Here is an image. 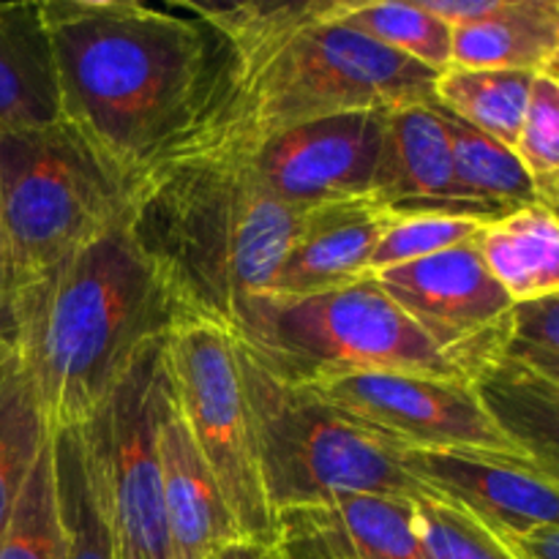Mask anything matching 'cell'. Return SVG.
Returning <instances> with one entry per match:
<instances>
[{
    "instance_id": "23",
    "label": "cell",
    "mask_w": 559,
    "mask_h": 559,
    "mask_svg": "<svg viewBox=\"0 0 559 559\" xmlns=\"http://www.w3.org/2000/svg\"><path fill=\"white\" fill-rule=\"evenodd\" d=\"M538 74L491 69H445L437 74V104L500 145H516L530 87Z\"/></svg>"
},
{
    "instance_id": "29",
    "label": "cell",
    "mask_w": 559,
    "mask_h": 559,
    "mask_svg": "<svg viewBox=\"0 0 559 559\" xmlns=\"http://www.w3.org/2000/svg\"><path fill=\"white\" fill-rule=\"evenodd\" d=\"M513 156L533 180L535 194L557 211L559 197V74H538L530 87L527 109Z\"/></svg>"
},
{
    "instance_id": "24",
    "label": "cell",
    "mask_w": 559,
    "mask_h": 559,
    "mask_svg": "<svg viewBox=\"0 0 559 559\" xmlns=\"http://www.w3.org/2000/svg\"><path fill=\"white\" fill-rule=\"evenodd\" d=\"M331 20L353 27L360 36L442 74L451 69L453 31L415 0H333Z\"/></svg>"
},
{
    "instance_id": "11",
    "label": "cell",
    "mask_w": 559,
    "mask_h": 559,
    "mask_svg": "<svg viewBox=\"0 0 559 559\" xmlns=\"http://www.w3.org/2000/svg\"><path fill=\"white\" fill-rule=\"evenodd\" d=\"M309 391L402 451L489 453L535 464L497 429L467 380L413 371H360L317 382Z\"/></svg>"
},
{
    "instance_id": "21",
    "label": "cell",
    "mask_w": 559,
    "mask_h": 559,
    "mask_svg": "<svg viewBox=\"0 0 559 559\" xmlns=\"http://www.w3.org/2000/svg\"><path fill=\"white\" fill-rule=\"evenodd\" d=\"M469 385L497 429L544 473L557 478L559 382L497 358Z\"/></svg>"
},
{
    "instance_id": "27",
    "label": "cell",
    "mask_w": 559,
    "mask_h": 559,
    "mask_svg": "<svg viewBox=\"0 0 559 559\" xmlns=\"http://www.w3.org/2000/svg\"><path fill=\"white\" fill-rule=\"evenodd\" d=\"M0 559H63V533L52 473V435L38 453L14 513L0 535Z\"/></svg>"
},
{
    "instance_id": "18",
    "label": "cell",
    "mask_w": 559,
    "mask_h": 559,
    "mask_svg": "<svg viewBox=\"0 0 559 559\" xmlns=\"http://www.w3.org/2000/svg\"><path fill=\"white\" fill-rule=\"evenodd\" d=\"M41 3H0V134L60 123Z\"/></svg>"
},
{
    "instance_id": "15",
    "label": "cell",
    "mask_w": 559,
    "mask_h": 559,
    "mask_svg": "<svg viewBox=\"0 0 559 559\" xmlns=\"http://www.w3.org/2000/svg\"><path fill=\"white\" fill-rule=\"evenodd\" d=\"M388 218L391 211L374 200L331 202L304 211L265 293L298 298L366 278Z\"/></svg>"
},
{
    "instance_id": "8",
    "label": "cell",
    "mask_w": 559,
    "mask_h": 559,
    "mask_svg": "<svg viewBox=\"0 0 559 559\" xmlns=\"http://www.w3.org/2000/svg\"><path fill=\"white\" fill-rule=\"evenodd\" d=\"M162 358L175 409L216 475L240 538L271 546L273 511L262 491L233 333L213 320L186 317L164 338Z\"/></svg>"
},
{
    "instance_id": "28",
    "label": "cell",
    "mask_w": 559,
    "mask_h": 559,
    "mask_svg": "<svg viewBox=\"0 0 559 559\" xmlns=\"http://www.w3.org/2000/svg\"><path fill=\"white\" fill-rule=\"evenodd\" d=\"M491 218L467 216V213H437V211H413L391 213L369 260V276L385 267L407 265V262L424 260V257L440 254L459 243H467L480 233Z\"/></svg>"
},
{
    "instance_id": "6",
    "label": "cell",
    "mask_w": 559,
    "mask_h": 559,
    "mask_svg": "<svg viewBox=\"0 0 559 559\" xmlns=\"http://www.w3.org/2000/svg\"><path fill=\"white\" fill-rule=\"evenodd\" d=\"M238 366L262 491L273 516L344 495L426 497L404 469L402 448L320 393L271 377L240 347Z\"/></svg>"
},
{
    "instance_id": "35",
    "label": "cell",
    "mask_w": 559,
    "mask_h": 559,
    "mask_svg": "<svg viewBox=\"0 0 559 559\" xmlns=\"http://www.w3.org/2000/svg\"><path fill=\"white\" fill-rule=\"evenodd\" d=\"M11 358H14V347H11V338L9 333H5V328L0 325V366Z\"/></svg>"
},
{
    "instance_id": "19",
    "label": "cell",
    "mask_w": 559,
    "mask_h": 559,
    "mask_svg": "<svg viewBox=\"0 0 559 559\" xmlns=\"http://www.w3.org/2000/svg\"><path fill=\"white\" fill-rule=\"evenodd\" d=\"M451 31L453 69L559 74L557 0H502L486 20Z\"/></svg>"
},
{
    "instance_id": "5",
    "label": "cell",
    "mask_w": 559,
    "mask_h": 559,
    "mask_svg": "<svg viewBox=\"0 0 559 559\" xmlns=\"http://www.w3.org/2000/svg\"><path fill=\"white\" fill-rule=\"evenodd\" d=\"M235 344L276 380L311 388L360 371L464 380L371 276L298 298L257 293L235 306Z\"/></svg>"
},
{
    "instance_id": "9",
    "label": "cell",
    "mask_w": 559,
    "mask_h": 559,
    "mask_svg": "<svg viewBox=\"0 0 559 559\" xmlns=\"http://www.w3.org/2000/svg\"><path fill=\"white\" fill-rule=\"evenodd\" d=\"M162 344L147 349L74 429L118 559H173L158 462V424L167 399Z\"/></svg>"
},
{
    "instance_id": "3",
    "label": "cell",
    "mask_w": 559,
    "mask_h": 559,
    "mask_svg": "<svg viewBox=\"0 0 559 559\" xmlns=\"http://www.w3.org/2000/svg\"><path fill=\"white\" fill-rule=\"evenodd\" d=\"M191 317L129 218L14 289L5 333L52 431L85 424L131 366Z\"/></svg>"
},
{
    "instance_id": "17",
    "label": "cell",
    "mask_w": 559,
    "mask_h": 559,
    "mask_svg": "<svg viewBox=\"0 0 559 559\" xmlns=\"http://www.w3.org/2000/svg\"><path fill=\"white\" fill-rule=\"evenodd\" d=\"M158 462L173 559H213L235 540H243L216 475L175 409L169 385L158 424Z\"/></svg>"
},
{
    "instance_id": "25",
    "label": "cell",
    "mask_w": 559,
    "mask_h": 559,
    "mask_svg": "<svg viewBox=\"0 0 559 559\" xmlns=\"http://www.w3.org/2000/svg\"><path fill=\"white\" fill-rule=\"evenodd\" d=\"M52 473L63 559H118L109 519L87 473L74 429L52 431Z\"/></svg>"
},
{
    "instance_id": "14",
    "label": "cell",
    "mask_w": 559,
    "mask_h": 559,
    "mask_svg": "<svg viewBox=\"0 0 559 559\" xmlns=\"http://www.w3.org/2000/svg\"><path fill=\"white\" fill-rule=\"evenodd\" d=\"M278 559H424L413 500L344 495L273 516Z\"/></svg>"
},
{
    "instance_id": "10",
    "label": "cell",
    "mask_w": 559,
    "mask_h": 559,
    "mask_svg": "<svg viewBox=\"0 0 559 559\" xmlns=\"http://www.w3.org/2000/svg\"><path fill=\"white\" fill-rule=\"evenodd\" d=\"M371 278L467 382L502 355L513 300L486 271L475 238Z\"/></svg>"
},
{
    "instance_id": "32",
    "label": "cell",
    "mask_w": 559,
    "mask_h": 559,
    "mask_svg": "<svg viewBox=\"0 0 559 559\" xmlns=\"http://www.w3.org/2000/svg\"><path fill=\"white\" fill-rule=\"evenodd\" d=\"M513 559H559V524H546L530 533L500 540Z\"/></svg>"
},
{
    "instance_id": "16",
    "label": "cell",
    "mask_w": 559,
    "mask_h": 559,
    "mask_svg": "<svg viewBox=\"0 0 559 559\" xmlns=\"http://www.w3.org/2000/svg\"><path fill=\"white\" fill-rule=\"evenodd\" d=\"M435 102L385 109L371 200L391 213L437 211L489 218L459 189L448 136L431 107Z\"/></svg>"
},
{
    "instance_id": "13",
    "label": "cell",
    "mask_w": 559,
    "mask_h": 559,
    "mask_svg": "<svg viewBox=\"0 0 559 559\" xmlns=\"http://www.w3.org/2000/svg\"><path fill=\"white\" fill-rule=\"evenodd\" d=\"M409 478L497 540L557 524V478L530 462L489 453L402 451Z\"/></svg>"
},
{
    "instance_id": "12",
    "label": "cell",
    "mask_w": 559,
    "mask_h": 559,
    "mask_svg": "<svg viewBox=\"0 0 559 559\" xmlns=\"http://www.w3.org/2000/svg\"><path fill=\"white\" fill-rule=\"evenodd\" d=\"M382 112H347L267 136L235 156L284 205L311 211L331 202L371 200L382 151Z\"/></svg>"
},
{
    "instance_id": "31",
    "label": "cell",
    "mask_w": 559,
    "mask_h": 559,
    "mask_svg": "<svg viewBox=\"0 0 559 559\" xmlns=\"http://www.w3.org/2000/svg\"><path fill=\"white\" fill-rule=\"evenodd\" d=\"M502 360L559 382V295L513 304Z\"/></svg>"
},
{
    "instance_id": "1",
    "label": "cell",
    "mask_w": 559,
    "mask_h": 559,
    "mask_svg": "<svg viewBox=\"0 0 559 559\" xmlns=\"http://www.w3.org/2000/svg\"><path fill=\"white\" fill-rule=\"evenodd\" d=\"M180 5L211 36V69L194 123L158 162L243 153L333 115L435 102V71L331 20L333 0Z\"/></svg>"
},
{
    "instance_id": "7",
    "label": "cell",
    "mask_w": 559,
    "mask_h": 559,
    "mask_svg": "<svg viewBox=\"0 0 559 559\" xmlns=\"http://www.w3.org/2000/svg\"><path fill=\"white\" fill-rule=\"evenodd\" d=\"M134 180L69 123L0 134L11 295L129 218Z\"/></svg>"
},
{
    "instance_id": "22",
    "label": "cell",
    "mask_w": 559,
    "mask_h": 559,
    "mask_svg": "<svg viewBox=\"0 0 559 559\" xmlns=\"http://www.w3.org/2000/svg\"><path fill=\"white\" fill-rule=\"evenodd\" d=\"M431 107H435V115L440 118L442 131L448 136L459 189L480 213L497 218L502 213L516 211V207L540 202L533 180L527 178L511 147L500 145L484 131L464 123L462 118L448 112L442 104L435 102Z\"/></svg>"
},
{
    "instance_id": "33",
    "label": "cell",
    "mask_w": 559,
    "mask_h": 559,
    "mask_svg": "<svg viewBox=\"0 0 559 559\" xmlns=\"http://www.w3.org/2000/svg\"><path fill=\"white\" fill-rule=\"evenodd\" d=\"M213 559H278L273 546L254 544V540H235L233 546H227L224 551H218Z\"/></svg>"
},
{
    "instance_id": "4",
    "label": "cell",
    "mask_w": 559,
    "mask_h": 559,
    "mask_svg": "<svg viewBox=\"0 0 559 559\" xmlns=\"http://www.w3.org/2000/svg\"><path fill=\"white\" fill-rule=\"evenodd\" d=\"M304 211L267 194L240 158L173 156L136 175L129 229L191 317L229 331L265 293Z\"/></svg>"
},
{
    "instance_id": "30",
    "label": "cell",
    "mask_w": 559,
    "mask_h": 559,
    "mask_svg": "<svg viewBox=\"0 0 559 559\" xmlns=\"http://www.w3.org/2000/svg\"><path fill=\"white\" fill-rule=\"evenodd\" d=\"M413 522L424 559H513L489 530L431 495L413 500Z\"/></svg>"
},
{
    "instance_id": "26",
    "label": "cell",
    "mask_w": 559,
    "mask_h": 559,
    "mask_svg": "<svg viewBox=\"0 0 559 559\" xmlns=\"http://www.w3.org/2000/svg\"><path fill=\"white\" fill-rule=\"evenodd\" d=\"M52 429L16 355L0 366V535Z\"/></svg>"
},
{
    "instance_id": "20",
    "label": "cell",
    "mask_w": 559,
    "mask_h": 559,
    "mask_svg": "<svg viewBox=\"0 0 559 559\" xmlns=\"http://www.w3.org/2000/svg\"><path fill=\"white\" fill-rule=\"evenodd\" d=\"M486 271L513 304L559 295V222L540 202L491 218L475 235Z\"/></svg>"
},
{
    "instance_id": "2",
    "label": "cell",
    "mask_w": 559,
    "mask_h": 559,
    "mask_svg": "<svg viewBox=\"0 0 559 559\" xmlns=\"http://www.w3.org/2000/svg\"><path fill=\"white\" fill-rule=\"evenodd\" d=\"M63 123L131 180L158 162L200 112L211 36L180 3H41Z\"/></svg>"
},
{
    "instance_id": "34",
    "label": "cell",
    "mask_w": 559,
    "mask_h": 559,
    "mask_svg": "<svg viewBox=\"0 0 559 559\" xmlns=\"http://www.w3.org/2000/svg\"><path fill=\"white\" fill-rule=\"evenodd\" d=\"M11 300V267H9V251H5L3 227H0V325L5 328V309Z\"/></svg>"
}]
</instances>
